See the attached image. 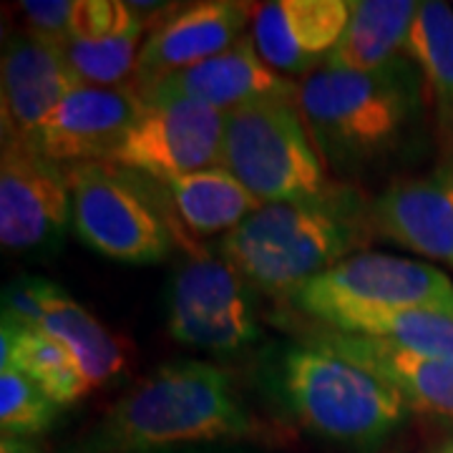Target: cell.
<instances>
[{"label":"cell","mask_w":453,"mask_h":453,"mask_svg":"<svg viewBox=\"0 0 453 453\" xmlns=\"http://www.w3.org/2000/svg\"><path fill=\"white\" fill-rule=\"evenodd\" d=\"M61 413L33 378L18 368L0 371V428L3 436L33 438L46 434Z\"/></svg>","instance_id":"obj_25"},{"label":"cell","mask_w":453,"mask_h":453,"mask_svg":"<svg viewBox=\"0 0 453 453\" xmlns=\"http://www.w3.org/2000/svg\"><path fill=\"white\" fill-rule=\"evenodd\" d=\"M142 96L146 104L195 101L217 111L232 113L257 101L295 98L297 83L265 64L252 33H247L225 53L154 83Z\"/></svg>","instance_id":"obj_15"},{"label":"cell","mask_w":453,"mask_h":453,"mask_svg":"<svg viewBox=\"0 0 453 453\" xmlns=\"http://www.w3.org/2000/svg\"><path fill=\"white\" fill-rule=\"evenodd\" d=\"M295 101L325 169L350 179L390 162L416 134L426 86L401 56L371 73L323 65L297 83Z\"/></svg>","instance_id":"obj_2"},{"label":"cell","mask_w":453,"mask_h":453,"mask_svg":"<svg viewBox=\"0 0 453 453\" xmlns=\"http://www.w3.org/2000/svg\"><path fill=\"white\" fill-rule=\"evenodd\" d=\"M58 290L56 282L43 277H18L3 290V318L35 330Z\"/></svg>","instance_id":"obj_27"},{"label":"cell","mask_w":453,"mask_h":453,"mask_svg":"<svg viewBox=\"0 0 453 453\" xmlns=\"http://www.w3.org/2000/svg\"><path fill=\"white\" fill-rule=\"evenodd\" d=\"M18 368L33 378L56 403L65 408L81 401L91 386L81 365L61 340L50 338L43 330H31L3 318L0 325V371Z\"/></svg>","instance_id":"obj_22"},{"label":"cell","mask_w":453,"mask_h":453,"mask_svg":"<svg viewBox=\"0 0 453 453\" xmlns=\"http://www.w3.org/2000/svg\"><path fill=\"white\" fill-rule=\"evenodd\" d=\"M151 23L131 3L79 0L73 33L64 56L81 86H124L136 71V61Z\"/></svg>","instance_id":"obj_18"},{"label":"cell","mask_w":453,"mask_h":453,"mask_svg":"<svg viewBox=\"0 0 453 453\" xmlns=\"http://www.w3.org/2000/svg\"><path fill=\"white\" fill-rule=\"evenodd\" d=\"M169 335L196 350L237 353L262 338L255 295L225 257L192 252L166 290Z\"/></svg>","instance_id":"obj_8"},{"label":"cell","mask_w":453,"mask_h":453,"mask_svg":"<svg viewBox=\"0 0 453 453\" xmlns=\"http://www.w3.org/2000/svg\"><path fill=\"white\" fill-rule=\"evenodd\" d=\"M222 166L259 204L315 199L333 187L295 98L226 113Z\"/></svg>","instance_id":"obj_6"},{"label":"cell","mask_w":453,"mask_h":453,"mask_svg":"<svg viewBox=\"0 0 453 453\" xmlns=\"http://www.w3.org/2000/svg\"><path fill=\"white\" fill-rule=\"evenodd\" d=\"M418 11L416 0H348V26L325 65L371 73L393 64L403 56Z\"/></svg>","instance_id":"obj_19"},{"label":"cell","mask_w":453,"mask_h":453,"mask_svg":"<svg viewBox=\"0 0 453 453\" xmlns=\"http://www.w3.org/2000/svg\"><path fill=\"white\" fill-rule=\"evenodd\" d=\"M225 121L226 113L195 101L146 104L144 116L101 164L164 187L172 179L222 164Z\"/></svg>","instance_id":"obj_10"},{"label":"cell","mask_w":453,"mask_h":453,"mask_svg":"<svg viewBox=\"0 0 453 453\" xmlns=\"http://www.w3.org/2000/svg\"><path fill=\"white\" fill-rule=\"evenodd\" d=\"M162 189L177 225L192 237H226L262 207L222 164L172 179Z\"/></svg>","instance_id":"obj_20"},{"label":"cell","mask_w":453,"mask_h":453,"mask_svg":"<svg viewBox=\"0 0 453 453\" xmlns=\"http://www.w3.org/2000/svg\"><path fill=\"white\" fill-rule=\"evenodd\" d=\"M71 187L73 232L101 257L124 265H159L187 242V232L151 202L136 174L109 164L64 166Z\"/></svg>","instance_id":"obj_7"},{"label":"cell","mask_w":453,"mask_h":453,"mask_svg":"<svg viewBox=\"0 0 453 453\" xmlns=\"http://www.w3.org/2000/svg\"><path fill=\"white\" fill-rule=\"evenodd\" d=\"M348 26V0L257 3L252 38L262 61L285 79H308L338 49Z\"/></svg>","instance_id":"obj_14"},{"label":"cell","mask_w":453,"mask_h":453,"mask_svg":"<svg viewBox=\"0 0 453 453\" xmlns=\"http://www.w3.org/2000/svg\"><path fill=\"white\" fill-rule=\"evenodd\" d=\"M0 453H43L38 443H33L31 438H0Z\"/></svg>","instance_id":"obj_28"},{"label":"cell","mask_w":453,"mask_h":453,"mask_svg":"<svg viewBox=\"0 0 453 453\" xmlns=\"http://www.w3.org/2000/svg\"><path fill=\"white\" fill-rule=\"evenodd\" d=\"M403 56L421 71L426 96L431 98L438 154L453 151V5L421 3Z\"/></svg>","instance_id":"obj_21"},{"label":"cell","mask_w":453,"mask_h":453,"mask_svg":"<svg viewBox=\"0 0 453 453\" xmlns=\"http://www.w3.org/2000/svg\"><path fill=\"white\" fill-rule=\"evenodd\" d=\"M436 453H453V436L449 438V441H443L436 449Z\"/></svg>","instance_id":"obj_30"},{"label":"cell","mask_w":453,"mask_h":453,"mask_svg":"<svg viewBox=\"0 0 453 453\" xmlns=\"http://www.w3.org/2000/svg\"><path fill=\"white\" fill-rule=\"evenodd\" d=\"M300 340L338 353L365 368L403 395L413 411H426L453 421V363L405 353L383 340L340 333L325 325H300Z\"/></svg>","instance_id":"obj_17"},{"label":"cell","mask_w":453,"mask_h":453,"mask_svg":"<svg viewBox=\"0 0 453 453\" xmlns=\"http://www.w3.org/2000/svg\"><path fill=\"white\" fill-rule=\"evenodd\" d=\"M255 11L257 3L240 0H204L174 8L146 35L134 86L144 94L154 83L225 53L250 33L247 26Z\"/></svg>","instance_id":"obj_12"},{"label":"cell","mask_w":453,"mask_h":453,"mask_svg":"<svg viewBox=\"0 0 453 453\" xmlns=\"http://www.w3.org/2000/svg\"><path fill=\"white\" fill-rule=\"evenodd\" d=\"M35 330H43L46 335L64 342L71 356L76 357V363L81 365L91 388L109 383L127 368L129 360L127 340L113 335L106 325L98 323L96 315L88 312L81 303H76L64 288L56 292Z\"/></svg>","instance_id":"obj_23"},{"label":"cell","mask_w":453,"mask_h":453,"mask_svg":"<svg viewBox=\"0 0 453 453\" xmlns=\"http://www.w3.org/2000/svg\"><path fill=\"white\" fill-rule=\"evenodd\" d=\"M81 86L65 61L64 50L35 38L13 33L3 46L0 73V119L3 139L31 142L35 129L71 91Z\"/></svg>","instance_id":"obj_16"},{"label":"cell","mask_w":453,"mask_h":453,"mask_svg":"<svg viewBox=\"0 0 453 453\" xmlns=\"http://www.w3.org/2000/svg\"><path fill=\"white\" fill-rule=\"evenodd\" d=\"M144 111L146 98L134 83L79 86L35 129L28 146L61 166L106 162Z\"/></svg>","instance_id":"obj_11"},{"label":"cell","mask_w":453,"mask_h":453,"mask_svg":"<svg viewBox=\"0 0 453 453\" xmlns=\"http://www.w3.org/2000/svg\"><path fill=\"white\" fill-rule=\"evenodd\" d=\"M372 234L371 202L348 181L300 202L262 204L219 240L225 257L252 290L290 300L310 280L363 250Z\"/></svg>","instance_id":"obj_3"},{"label":"cell","mask_w":453,"mask_h":453,"mask_svg":"<svg viewBox=\"0 0 453 453\" xmlns=\"http://www.w3.org/2000/svg\"><path fill=\"white\" fill-rule=\"evenodd\" d=\"M79 0H26L18 3V16L23 18V31L64 49L73 33V16Z\"/></svg>","instance_id":"obj_26"},{"label":"cell","mask_w":453,"mask_h":453,"mask_svg":"<svg viewBox=\"0 0 453 453\" xmlns=\"http://www.w3.org/2000/svg\"><path fill=\"white\" fill-rule=\"evenodd\" d=\"M157 453H247L242 449H229V446H184V449H166Z\"/></svg>","instance_id":"obj_29"},{"label":"cell","mask_w":453,"mask_h":453,"mask_svg":"<svg viewBox=\"0 0 453 453\" xmlns=\"http://www.w3.org/2000/svg\"><path fill=\"white\" fill-rule=\"evenodd\" d=\"M71 187L61 164L26 142L3 139L0 151V242L8 255L50 257L65 242Z\"/></svg>","instance_id":"obj_9"},{"label":"cell","mask_w":453,"mask_h":453,"mask_svg":"<svg viewBox=\"0 0 453 453\" xmlns=\"http://www.w3.org/2000/svg\"><path fill=\"white\" fill-rule=\"evenodd\" d=\"M372 232L453 267V151L416 177H398L371 202Z\"/></svg>","instance_id":"obj_13"},{"label":"cell","mask_w":453,"mask_h":453,"mask_svg":"<svg viewBox=\"0 0 453 453\" xmlns=\"http://www.w3.org/2000/svg\"><path fill=\"white\" fill-rule=\"evenodd\" d=\"M277 426L242 403L232 378L204 360L159 365L127 390L83 438L79 453H157L184 446L275 443Z\"/></svg>","instance_id":"obj_1"},{"label":"cell","mask_w":453,"mask_h":453,"mask_svg":"<svg viewBox=\"0 0 453 453\" xmlns=\"http://www.w3.org/2000/svg\"><path fill=\"white\" fill-rule=\"evenodd\" d=\"M288 303L318 325L350 330L371 318L416 310L453 315V280L428 262L357 252L310 280Z\"/></svg>","instance_id":"obj_5"},{"label":"cell","mask_w":453,"mask_h":453,"mask_svg":"<svg viewBox=\"0 0 453 453\" xmlns=\"http://www.w3.org/2000/svg\"><path fill=\"white\" fill-rule=\"evenodd\" d=\"M340 333L383 340L413 356L453 363V315H443V312L416 310V312L380 315V318L363 320L353 325L350 330H340Z\"/></svg>","instance_id":"obj_24"},{"label":"cell","mask_w":453,"mask_h":453,"mask_svg":"<svg viewBox=\"0 0 453 453\" xmlns=\"http://www.w3.org/2000/svg\"><path fill=\"white\" fill-rule=\"evenodd\" d=\"M259 386L292 423L353 449L378 446L413 413L386 380L305 340L273 345L259 363Z\"/></svg>","instance_id":"obj_4"}]
</instances>
